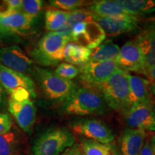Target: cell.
I'll return each mask as SVG.
<instances>
[{
  "label": "cell",
  "mask_w": 155,
  "mask_h": 155,
  "mask_svg": "<svg viewBox=\"0 0 155 155\" xmlns=\"http://www.w3.org/2000/svg\"><path fill=\"white\" fill-rule=\"evenodd\" d=\"M60 155H83L81 146L79 144H75Z\"/></svg>",
  "instance_id": "4dcf8cb0"
},
{
  "label": "cell",
  "mask_w": 155,
  "mask_h": 155,
  "mask_svg": "<svg viewBox=\"0 0 155 155\" xmlns=\"http://www.w3.org/2000/svg\"><path fill=\"white\" fill-rule=\"evenodd\" d=\"M80 146L83 155H118L110 144H102L81 138Z\"/></svg>",
  "instance_id": "603a6c76"
},
{
  "label": "cell",
  "mask_w": 155,
  "mask_h": 155,
  "mask_svg": "<svg viewBox=\"0 0 155 155\" xmlns=\"http://www.w3.org/2000/svg\"><path fill=\"white\" fill-rule=\"evenodd\" d=\"M151 21H155V16L153 17V18L151 19Z\"/></svg>",
  "instance_id": "74e56055"
},
{
  "label": "cell",
  "mask_w": 155,
  "mask_h": 155,
  "mask_svg": "<svg viewBox=\"0 0 155 155\" xmlns=\"http://www.w3.org/2000/svg\"><path fill=\"white\" fill-rule=\"evenodd\" d=\"M150 90H151V92H152V94H154L155 95V85H152V84H151Z\"/></svg>",
  "instance_id": "8d00e7d4"
},
{
  "label": "cell",
  "mask_w": 155,
  "mask_h": 155,
  "mask_svg": "<svg viewBox=\"0 0 155 155\" xmlns=\"http://www.w3.org/2000/svg\"><path fill=\"white\" fill-rule=\"evenodd\" d=\"M127 14L137 17L155 12V0H118Z\"/></svg>",
  "instance_id": "44dd1931"
},
{
  "label": "cell",
  "mask_w": 155,
  "mask_h": 155,
  "mask_svg": "<svg viewBox=\"0 0 155 155\" xmlns=\"http://www.w3.org/2000/svg\"><path fill=\"white\" fill-rule=\"evenodd\" d=\"M43 2L41 0H22L20 12L35 19L41 12Z\"/></svg>",
  "instance_id": "484cf974"
},
{
  "label": "cell",
  "mask_w": 155,
  "mask_h": 155,
  "mask_svg": "<svg viewBox=\"0 0 155 155\" xmlns=\"http://www.w3.org/2000/svg\"><path fill=\"white\" fill-rule=\"evenodd\" d=\"M105 104L101 96L95 88L78 86L62 105L65 114L85 116L104 114Z\"/></svg>",
  "instance_id": "7a4b0ae2"
},
{
  "label": "cell",
  "mask_w": 155,
  "mask_h": 155,
  "mask_svg": "<svg viewBox=\"0 0 155 155\" xmlns=\"http://www.w3.org/2000/svg\"><path fill=\"white\" fill-rule=\"evenodd\" d=\"M128 73L119 68L108 80L95 88L108 107L124 114L131 107Z\"/></svg>",
  "instance_id": "6da1fadb"
},
{
  "label": "cell",
  "mask_w": 155,
  "mask_h": 155,
  "mask_svg": "<svg viewBox=\"0 0 155 155\" xmlns=\"http://www.w3.org/2000/svg\"><path fill=\"white\" fill-rule=\"evenodd\" d=\"M150 142L151 147H152L153 152H154V154L155 155V135L153 136V137H152V139H151Z\"/></svg>",
  "instance_id": "e575fe53"
},
{
  "label": "cell",
  "mask_w": 155,
  "mask_h": 155,
  "mask_svg": "<svg viewBox=\"0 0 155 155\" xmlns=\"http://www.w3.org/2000/svg\"><path fill=\"white\" fill-rule=\"evenodd\" d=\"M147 29L153 31L155 32V21H151V23L149 25V26L147 27Z\"/></svg>",
  "instance_id": "d590c367"
},
{
  "label": "cell",
  "mask_w": 155,
  "mask_h": 155,
  "mask_svg": "<svg viewBox=\"0 0 155 155\" xmlns=\"http://www.w3.org/2000/svg\"><path fill=\"white\" fill-rule=\"evenodd\" d=\"M68 12L57 9H48L45 13V28L49 32H58L66 24Z\"/></svg>",
  "instance_id": "cb8c5ba5"
},
{
  "label": "cell",
  "mask_w": 155,
  "mask_h": 155,
  "mask_svg": "<svg viewBox=\"0 0 155 155\" xmlns=\"http://www.w3.org/2000/svg\"><path fill=\"white\" fill-rule=\"evenodd\" d=\"M116 62L119 68L126 72L144 73L142 55L134 40L127 42L120 48L119 56Z\"/></svg>",
  "instance_id": "5bb4252c"
},
{
  "label": "cell",
  "mask_w": 155,
  "mask_h": 155,
  "mask_svg": "<svg viewBox=\"0 0 155 155\" xmlns=\"http://www.w3.org/2000/svg\"><path fill=\"white\" fill-rule=\"evenodd\" d=\"M7 106L9 111L21 129L25 133L32 132L37 119V108L32 101H17L9 98Z\"/></svg>",
  "instance_id": "8fae6325"
},
{
  "label": "cell",
  "mask_w": 155,
  "mask_h": 155,
  "mask_svg": "<svg viewBox=\"0 0 155 155\" xmlns=\"http://www.w3.org/2000/svg\"><path fill=\"white\" fill-rule=\"evenodd\" d=\"M54 73L62 78L68 81H72L80 73V68L72 64L61 63L58 65Z\"/></svg>",
  "instance_id": "83f0119b"
},
{
  "label": "cell",
  "mask_w": 155,
  "mask_h": 155,
  "mask_svg": "<svg viewBox=\"0 0 155 155\" xmlns=\"http://www.w3.org/2000/svg\"><path fill=\"white\" fill-rule=\"evenodd\" d=\"M7 6V11L18 12L21 8L22 0H6L3 2Z\"/></svg>",
  "instance_id": "f546056e"
},
{
  "label": "cell",
  "mask_w": 155,
  "mask_h": 155,
  "mask_svg": "<svg viewBox=\"0 0 155 155\" xmlns=\"http://www.w3.org/2000/svg\"><path fill=\"white\" fill-rule=\"evenodd\" d=\"M19 144L17 135L10 131L0 135V155H15Z\"/></svg>",
  "instance_id": "d4e9b609"
},
{
  "label": "cell",
  "mask_w": 155,
  "mask_h": 155,
  "mask_svg": "<svg viewBox=\"0 0 155 155\" xmlns=\"http://www.w3.org/2000/svg\"><path fill=\"white\" fill-rule=\"evenodd\" d=\"M34 19L20 12H0V35H24L32 28Z\"/></svg>",
  "instance_id": "7c38bea8"
},
{
  "label": "cell",
  "mask_w": 155,
  "mask_h": 155,
  "mask_svg": "<svg viewBox=\"0 0 155 155\" xmlns=\"http://www.w3.org/2000/svg\"><path fill=\"white\" fill-rule=\"evenodd\" d=\"M91 53V50L89 48L69 42L64 49L63 61L81 67L89 61Z\"/></svg>",
  "instance_id": "ffe728a7"
},
{
  "label": "cell",
  "mask_w": 155,
  "mask_h": 155,
  "mask_svg": "<svg viewBox=\"0 0 155 155\" xmlns=\"http://www.w3.org/2000/svg\"><path fill=\"white\" fill-rule=\"evenodd\" d=\"M0 64L7 68L28 75L32 74L35 66L34 62L17 45L0 49Z\"/></svg>",
  "instance_id": "30bf717a"
},
{
  "label": "cell",
  "mask_w": 155,
  "mask_h": 155,
  "mask_svg": "<svg viewBox=\"0 0 155 155\" xmlns=\"http://www.w3.org/2000/svg\"><path fill=\"white\" fill-rule=\"evenodd\" d=\"M139 155H154L152 147H151L150 141H145L144 146H143L142 149H141Z\"/></svg>",
  "instance_id": "d6a6232c"
},
{
  "label": "cell",
  "mask_w": 155,
  "mask_h": 155,
  "mask_svg": "<svg viewBox=\"0 0 155 155\" xmlns=\"http://www.w3.org/2000/svg\"><path fill=\"white\" fill-rule=\"evenodd\" d=\"M124 114L125 121L129 128L144 131H155V101L131 107Z\"/></svg>",
  "instance_id": "9c48e42d"
},
{
  "label": "cell",
  "mask_w": 155,
  "mask_h": 155,
  "mask_svg": "<svg viewBox=\"0 0 155 155\" xmlns=\"http://www.w3.org/2000/svg\"><path fill=\"white\" fill-rule=\"evenodd\" d=\"M12 124V119L9 114L0 113V135L9 132Z\"/></svg>",
  "instance_id": "f1b7e54d"
},
{
  "label": "cell",
  "mask_w": 155,
  "mask_h": 155,
  "mask_svg": "<svg viewBox=\"0 0 155 155\" xmlns=\"http://www.w3.org/2000/svg\"><path fill=\"white\" fill-rule=\"evenodd\" d=\"M49 2L54 9L68 12L80 9L87 4L83 0H51Z\"/></svg>",
  "instance_id": "4316f807"
},
{
  "label": "cell",
  "mask_w": 155,
  "mask_h": 155,
  "mask_svg": "<svg viewBox=\"0 0 155 155\" xmlns=\"http://www.w3.org/2000/svg\"><path fill=\"white\" fill-rule=\"evenodd\" d=\"M71 128L73 133L82 138L102 144H110L114 139L111 129L99 119L84 118L75 120L71 122Z\"/></svg>",
  "instance_id": "8992f818"
},
{
  "label": "cell",
  "mask_w": 155,
  "mask_h": 155,
  "mask_svg": "<svg viewBox=\"0 0 155 155\" xmlns=\"http://www.w3.org/2000/svg\"><path fill=\"white\" fill-rule=\"evenodd\" d=\"M75 144L74 134L68 128H52L41 134L35 141L32 155H60Z\"/></svg>",
  "instance_id": "5b68a950"
},
{
  "label": "cell",
  "mask_w": 155,
  "mask_h": 155,
  "mask_svg": "<svg viewBox=\"0 0 155 155\" xmlns=\"http://www.w3.org/2000/svg\"><path fill=\"white\" fill-rule=\"evenodd\" d=\"M79 77L86 86L95 88L108 80L119 68L115 61L91 62L80 68Z\"/></svg>",
  "instance_id": "52a82bcc"
},
{
  "label": "cell",
  "mask_w": 155,
  "mask_h": 155,
  "mask_svg": "<svg viewBox=\"0 0 155 155\" xmlns=\"http://www.w3.org/2000/svg\"><path fill=\"white\" fill-rule=\"evenodd\" d=\"M120 52V48L114 43L101 44L98 47L91 49L89 61L104 62L116 61Z\"/></svg>",
  "instance_id": "7402d4cb"
},
{
  "label": "cell",
  "mask_w": 155,
  "mask_h": 155,
  "mask_svg": "<svg viewBox=\"0 0 155 155\" xmlns=\"http://www.w3.org/2000/svg\"><path fill=\"white\" fill-rule=\"evenodd\" d=\"M31 75L46 98L55 104H63L78 87L73 81L65 80L48 69L35 66Z\"/></svg>",
  "instance_id": "3957f363"
},
{
  "label": "cell",
  "mask_w": 155,
  "mask_h": 155,
  "mask_svg": "<svg viewBox=\"0 0 155 155\" xmlns=\"http://www.w3.org/2000/svg\"><path fill=\"white\" fill-rule=\"evenodd\" d=\"M131 107L153 100L151 95V83L147 79L128 73Z\"/></svg>",
  "instance_id": "e0dca14e"
},
{
  "label": "cell",
  "mask_w": 155,
  "mask_h": 155,
  "mask_svg": "<svg viewBox=\"0 0 155 155\" xmlns=\"http://www.w3.org/2000/svg\"><path fill=\"white\" fill-rule=\"evenodd\" d=\"M139 20L137 17L129 14L110 17L95 15L94 19L108 36L119 35L134 30L138 26Z\"/></svg>",
  "instance_id": "4fadbf2b"
},
{
  "label": "cell",
  "mask_w": 155,
  "mask_h": 155,
  "mask_svg": "<svg viewBox=\"0 0 155 155\" xmlns=\"http://www.w3.org/2000/svg\"><path fill=\"white\" fill-rule=\"evenodd\" d=\"M0 83L7 94L19 88H25L35 97V82L28 75L15 72L0 64Z\"/></svg>",
  "instance_id": "9a60e30c"
},
{
  "label": "cell",
  "mask_w": 155,
  "mask_h": 155,
  "mask_svg": "<svg viewBox=\"0 0 155 155\" xmlns=\"http://www.w3.org/2000/svg\"><path fill=\"white\" fill-rule=\"evenodd\" d=\"M106 36L98 23L95 21H86L77 23L73 27L71 42L91 50L101 45Z\"/></svg>",
  "instance_id": "ba28073f"
},
{
  "label": "cell",
  "mask_w": 155,
  "mask_h": 155,
  "mask_svg": "<svg viewBox=\"0 0 155 155\" xmlns=\"http://www.w3.org/2000/svg\"><path fill=\"white\" fill-rule=\"evenodd\" d=\"M69 42V39L60 32H48L39 40L31 52L32 60L42 66L59 65L63 61L64 49Z\"/></svg>",
  "instance_id": "277c9868"
},
{
  "label": "cell",
  "mask_w": 155,
  "mask_h": 155,
  "mask_svg": "<svg viewBox=\"0 0 155 155\" xmlns=\"http://www.w3.org/2000/svg\"><path fill=\"white\" fill-rule=\"evenodd\" d=\"M146 131L128 128L120 138V150L122 155H139L146 140Z\"/></svg>",
  "instance_id": "2e32d148"
},
{
  "label": "cell",
  "mask_w": 155,
  "mask_h": 155,
  "mask_svg": "<svg viewBox=\"0 0 155 155\" xmlns=\"http://www.w3.org/2000/svg\"><path fill=\"white\" fill-rule=\"evenodd\" d=\"M134 40L138 45L142 55L145 73L146 70L155 65V32L146 29Z\"/></svg>",
  "instance_id": "ac0fdd59"
},
{
  "label": "cell",
  "mask_w": 155,
  "mask_h": 155,
  "mask_svg": "<svg viewBox=\"0 0 155 155\" xmlns=\"http://www.w3.org/2000/svg\"><path fill=\"white\" fill-rule=\"evenodd\" d=\"M7 94L6 89L4 88V86L0 83V111L2 110L5 107L6 104H7Z\"/></svg>",
  "instance_id": "1f68e13d"
},
{
  "label": "cell",
  "mask_w": 155,
  "mask_h": 155,
  "mask_svg": "<svg viewBox=\"0 0 155 155\" xmlns=\"http://www.w3.org/2000/svg\"><path fill=\"white\" fill-rule=\"evenodd\" d=\"M144 75H146L149 78V79L150 80V82L152 83V85H155V65L146 70Z\"/></svg>",
  "instance_id": "836d02e7"
},
{
  "label": "cell",
  "mask_w": 155,
  "mask_h": 155,
  "mask_svg": "<svg viewBox=\"0 0 155 155\" xmlns=\"http://www.w3.org/2000/svg\"><path fill=\"white\" fill-rule=\"evenodd\" d=\"M15 155H22V154H15Z\"/></svg>",
  "instance_id": "f35d334b"
},
{
  "label": "cell",
  "mask_w": 155,
  "mask_h": 155,
  "mask_svg": "<svg viewBox=\"0 0 155 155\" xmlns=\"http://www.w3.org/2000/svg\"><path fill=\"white\" fill-rule=\"evenodd\" d=\"M88 11L98 17H110L120 15H127L119 1L116 0H98L94 1L88 6Z\"/></svg>",
  "instance_id": "d6986e66"
}]
</instances>
